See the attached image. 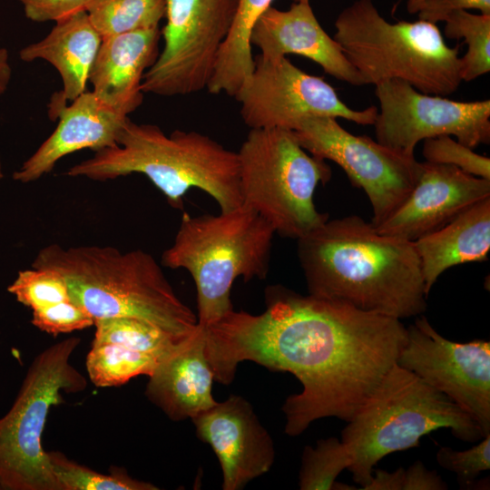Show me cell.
<instances>
[{
  "label": "cell",
  "mask_w": 490,
  "mask_h": 490,
  "mask_svg": "<svg viewBox=\"0 0 490 490\" xmlns=\"http://www.w3.org/2000/svg\"><path fill=\"white\" fill-rule=\"evenodd\" d=\"M265 303L259 315L232 309L203 327L205 351L214 379L223 385L244 360L293 374L302 391L282 407L290 436L323 417L348 422L397 363L407 341L400 319L282 285L266 288Z\"/></svg>",
  "instance_id": "6da1fadb"
},
{
  "label": "cell",
  "mask_w": 490,
  "mask_h": 490,
  "mask_svg": "<svg viewBox=\"0 0 490 490\" xmlns=\"http://www.w3.org/2000/svg\"><path fill=\"white\" fill-rule=\"evenodd\" d=\"M297 242L309 294L400 320L426 311L427 294L412 241L350 215L328 219Z\"/></svg>",
  "instance_id": "7a4b0ae2"
},
{
  "label": "cell",
  "mask_w": 490,
  "mask_h": 490,
  "mask_svg": "<svg viewBox=\"0 0 490 490\" xmlns=\"http://www.w3.org/2000/svg\"><path fill=\"white\" fill-rule=\"evenodd\" d=\"M145 175L174 208L192 188L211 196L220 211L241 206L237 152L196 131L166 134L158 125L128 118L116 143L95 151L65 174L98 181Z\"/></svg>",
  "instance_id": "3957f363"
},
{
  "label": "cell",
  "mask_w": 490,
  "mask_h": 490,
  "mask_svg": "<svg viewBox=\"0 0 490 490\" xmlns=\"http://www.w3.org/2000/svg\"><path fill=\"white\" fill-rule=\"evenodd\" d=\"M32 268L62 275L72 301L93 320L134 318L178 337L191 335L197 327V316L174 292L154 258L142 250L54 243L39 250Z\"/></svg>",
  "instance_id": "277c9868"
},
{
  "label": "cell",
  "mask_w": 490,
  "mask_h": 490,
  "mask_svg": "<svg viewBox=\"0 0 490 490\" xmlns=\"http://www.w3.org/2000/svg\"><path fill=\"white\" fill-rule=\"evenodd\" d=\"M341 431L353 480L364 489L375 466L391 453L419 446L422 436L448 428L466 442L484 434L456 403L397 363Z\"/></svg>",
  "instance_id": "5b68a950"
},
{
  "label": "cell",
  "mask_w": 490,
  "mask_h": 490,
  "mask_svg": "<svg viewBox=\"0 0 490 490\" xmlns=\"http://www.w3.org/2000/svg\"><path fill=\"white\" fill-rule=\"evenodd\" d=\"M274 234L268 221L242 205L219 214L183 213L161 263L184 269L192 277L200 326L233 309L230 290L236 279L247 282L267 277Z\"/></svg>",
  "instance_id": "8992f818"
},
{
  "label": "cell",
  "mask_w": 490,
  "mask_h": 490,
  "mask_svg": "<svg viewBox=\"0 0 490 490\" xmlns=\"http://www.w3.org/2000/svg\"><path fill=\"white\" fill-rule=\"evenodd\" d=\"M334 24L333 38L364 84L400 80L421 93L447 96L462 82L460 45H447L436 24L389 23L372 0H357Z\"/></svg>",
  "instance_id": "52a82bcc"
},
{
  "label": "cell",
  "mask_w": 490,
  "mask_h": 490,
  "mask_svg": "<svg viewBox=\"0 0 490 490\" xmlns=\"http://www.w3.org/2000/svg\"><path fill=\"white\" fill-rule=\"evenodd\" d=\"M237 153L241 205L275 233L298 240L328 219L317 210L314 193L330 180L331 168L308 152L293 131L250 129Z\"/></svg>",
  "instance_id": "ba28073f"
},
{
  "label": "cell",
  "mask_w": 490,
  "mask_h": 490,
  "mask_svg": "<svg viewBox=\"0 0 490 490\" xmlns=\"http://www.w3.org/2000/svg\"><path fill=\"white\" fill-rule=\"evenodd\" d=\"M81 339L65 338L32 361L18 394L0 418V481L4 489L61 490L42 446L50 408L64 394L83 391L86 379L72 365Z\"/></svg>",
  "instance_id": "9c48e42d"
},
{
  "label": "cell",
  "mask_w": 490,
  "mask_h": 490,
  "mask_svg": "<svg viewBox=\"0 0 490 490\" xmlns=\"http://www.w3.org/2000/svg\"><path fill=\"white\" fill-rule=\"evenodd\" d=\"M238 1L165 0L163 48L143 74V93L176 96L207 89Z\"/></svg>",
  "instance_id": "30bf717a"
},
{
  "label": "cell",
  "mask_w": 490,
  "mask_h": 490,
  "mask_svg": "<svg viewBox=\"0 0 490 490\" xmlns=\"http://www.w3.org/2000/svg\"><path fill=\"white\" fill-rule=\"evenodd\" d=\"M310 154L337 163L350 182L362 189L377 227L406 200L419 178L422 162L366 135L345 130L336 118L309 117L293 131Z\"/></svg>",
  "instance_id": "8fae6325"
},
{
  "label": "cell",
  "mask_w": 490,
  "mask_h": 490,
  "mask_svg": "<svg viewBox=\"0 0 490 490\" xmlns=\"http://www.w3.org/2000/svg\"><path fill=\"white\" fill-rule=\"evenodd\" d=\"M247 84L235 99L250 129L294 131L309 117L343 118L362 125L374 124L377 109L353 110L322 77L305 73L287 57L258 56Z\"/></svg>",
  "instance_id": "7c38bea8"
},
{
  "label": "cell",
  "mask_w": 490,
  "mask_h": 490,
  "mask_svg": "<svg viewBox=\"0 0 490 490\" xmlns=\"http://www.w3.org/2000/svg\"><path fill=\"white\" fill-rule=\"evenodd\" d=\"M377 141L415 156L416 144L442 135L474 149L490 142V100L459 102L421 93L400 80L377 83Z\"/></svg>",
  "instance_id": "4fadbf2b"
},
{
  "label": "cell",
  "mask_w": 490,
  "mask_h": 490,
  "mask_svg": "<svg viewBox=\"0 0 490 490\" xmlns=\"http://www.w3.org/2000/svg\"><path fill=\"white\" fill-rule=\"evenodd\" d=\"M407 330L397 364L456 403L484 436L490 434V342L449 340L421 315Z\"/></svg>",
  "instance_id": "5bb4252c"
},
{
  "label": "cell",
  "mask_w": 490,
  "mask_h": 490,
  "mask_svg": "<svg viewBox=\"0 0 490 490\" xmlns=\"http://www.w3.org/2000/svg\"><path fill=\"white\" fill-rule=\"evenodd\" d=\"M191 419L220 461L223 490L241 489L272 466L273 440L243 397L230 396Z\"/></svg>",
  "instance_id": "9a60e30c"
},
{
  "label": "cell",
  "mask_w": 490,
  "mask_h": 490,
  "mask_svg": "<svg viewBox=\"0 0 490 490\" xmlns=\"http://www.w3.org/2000/svg\"><path fill=\"white\" fill-rule=\"evenodd\" d=\"M490 197V180L446 164L425 162L415 187L378 232L415 241Z\"/></svg>",
  "instance_id": "2e32d148"
},
{
  "label": "cell",
  "mask_w": 490,
  "mask_h": 490,
  "mask_svg": "<svg viewBox=\"0 0 490 490\" xmlns=\"http://www.w3.org/2000/svg\"><path fill=\"white\" fill-rule=\"evenodd\" d=\"M48 116L52 121L58 120L55 130L13 173L15 181H35L51 172L57 162L68 154L114 145L129 118L104 103L92 91L83 93L69 105L52 96Z\"/></svg>",
  "instance_id": "e0dca14e"
},
{
  "label": "cell",
  "mask_w": 490,
  "mask_h": 490,
  "mask_svg": "<svg viewBox=\"0 0 490 490\" xmlns=\"http://www.w3.org/2000/svg\"><path fill=\"white\" fill-rule=\"evenodd\" d=\"M250 44L260 50L263 58L301 55L338 80L356 86L364 85L338 44L318 23L309 0L293 2L287 10L270 6L254 25Z\"/></svg>",
  "instance_id": "ac0fdd59"
},
{
  "label": "cell",
  "mask_w": 490,
  "mask_h": 490,
  "mask_svg": "<svg viewBox=\"0 0 490 490\" xmlns=\"http://www.w3.org/2000/svg\"><path fill=\"white\" fill-rule=\"evenodd\" d=\"M161 37L153 27L103 38L88 77L92 92L129 116L143 101L142 80L159 55Z\"/></svg>",
  "instance_id": "d6986e66"
},
{
  "label": "cell",
  "mask_w": 490,
  "mask_h": 490,
  "mask_svg": "<svg viewBox=\"0 0 490 490\" xmlns=\"http://www.w3.org/2000/svg\"><path fill=\"white\" fill-rule=\"evenodd\" d=\"M213 379L205 351L204 328L197 324L195 330L149 376L145 395L170 419L181 421L215 405Z\"/></svg>",
  "instance_id": "ffe728a7"
},
{
  "label": "cell",
  "mask_w": 490,
  "mask_h": 490,
  "mask_svg": "<svg viewBox=\"0 0 490 490\" xmlns=\"http://www.w3.org/2000/svg\"><path fill=\"white\" fill-rule=\"evenodd\" d=\"M86 10L78 11L57 22L42 40L19 51L23 62L44 60L59 73L61 91L53 94L63 103L73 102L86 92L88 77L102 43Z\"/></svg>",
  "instance_id": "44dd1931"
},
{
  "label": "cell",
  "mask_w": 490,
  "mask_h": 490,
  "mask_svg": "<svg viewBox=\"0 0 490 490\" xmlns=\"http://www.w3.org/2000/svg\"><path fill=\"white\" fill-rule=\"evenodd\" d=\"M428 293L438 277L454 266L481 262L490 250V197L453 220L413 241Z\"/></svg>",
  "instance_id": "7402d4cb"
},
{
  "label": "cell",
  "mask_w": 490,
  "mask_h": 490,
  "mask_svg": "<svg viewBox=\"0 0 490 490\" xmlns=\"http://www.w3.org/2000/svg\"><path fill=\"white\" fill-rule=\"evenodd\" d=\"M273 0H239L236 14L217 58L207 90L213 94L236 97L247 84L255 67L250 34Z\"/></svg>",
  "instance_id": "603a6c76"
},
{
  "label": "cell",
  "mask_w": 490,
  "mask_h": 490,
  "mask_svg": "<svg viewBox=\"0 0 490 490\" xmlns=\"http://www.w3.org/2000/svg\"><path fill=\"white\" fill-rule=\"evenodd\" d=\"M161 361L152 355L120 344H92L86 369L96 387H117L141 375L151 376Z\"/></svg>",
  "instance_id": "cb8c5ba5"
},
{
  "label": "cell",
  "mask_w": 490,
  "mask_h": 490,
  "mask_svg": "<svg viewBox=\"0 0 490 490\" xmlns=\"http://www.w3.org/2000/svg\"><path fill=\"white\" fill-rule=\"evenodd\" d=\"M165 0H92L89 19L102 38L159 27L165 16Z\"/></svg>",
  "instance_id": "d4e9b609"
},
{
  "label": "cell",
  "mask_w": 490,
  "mask_h": 490,
  "mask_svg": "<svg viewBox=\"0 0 490 490\" xmlns=\"http://www.w3.org/2000/svg\"><path fill=\"white\" fill-rule=\"evenodd\" d=\"M92 344L116 343L163 360L189 336L178 337L142 319L117 317L94 320Z\"/></svg>",
  "instance_id": "484cf974"
},
{
  "label": "cell",
  "mask_w": 490,
  "mask_h": 490,
  "mask_svg": "<svg viewBox=\"0 0 490 490\" xmlns=\"http://www.w3.org/2000/svg\"><path fill=\"white\" fill-rule=\"evenodd\" d=\"M444 34L449 39H465L466 54L460 57V77L470 82L490 71V15L467 10L450 13L444 20Z\"/></svg>",
  "instance_id": "4316f807"
},
{
  "label": "cell",
  "mask_w": 490,
  "mask_h": 490,
  "mask_svg": "<svg viewBox=\"0 0 490 490\" xmlns=\"http://www.w3.org/2000/svg\"><path fill=\"white\" fill-rule=\"evenodd\" d=\"M350 465L348 452L337 437L318 441L315 447L307 446L302 454L299 485L301 490L356 489L337 483L336 478Z\"/></svg>",
  "instance_id": "83f0119b"
},
{
  "label": "cell",
  "mask_w": 490,
  "mask_h": 490,
  "mask_svg": "<svg viewBox=\"0 0 490 490\" xmlns=\"http://www.w3.org/2000/svg\"><path fill=\"white\" fill-rule=\"evenodd\" d=\"M53 473L61 490H157L156 485L131 477L122 468L110 475L98 473L68 459L58 451L47 452Z\"/></svg>",
  "instance_id": "f1b7e54d"
},
{
  "label": "cell",
  "mask_w": 490,
  "mask_h": 490,
  "mask_svg": "<svg viewBox=\"0 0 490 490\" xmlns=\"http://www.w3.org/2000/svg\"><path fill=\"white\" fill-rule=\"evenodd\" d=\"M7 290L32 311L72 300L64 277L48 269L20 270Z\"/></svg>",
  "instance_id": "f546056e"
},
{
  "label": "cell",
  "mask_w": 490,
  "mask_h": 490,
  "mask_svg": "<svg viewBox=\"0 0 490 490\" xmlns=\"http://www.w3.org/2000/svg\"><path fill=\"white\" fill-rule=\"evenodd\" d=\"M426 162L456 166L474 176L490 180V159L448 135L424 140Z\"/></svg>",
  "instance_id": "4dcf8cb0"
},
{
  "label": "cell",
  "mask_w": 490,
  "mask_h": 490,
  "mask_svg": "<svg viewBox=\"0 0 490 490\" xmlns=\"http://www.w3.org/2000/svg\"><path fill=\"white\" fill-rule=\"evenodd\" d=\"M436 458L441 467L456 475L462 485H469L479 474L490 468V434L467 450L442 446Z\"/></svg>",
  "instance_id": "1f68e13d"
},
{
  "label": "cell",
  "mask_w": 490,
  "mask_h": 490,
  "mask_svg": "<svg viewBox=\"0 0 490 490\" xmlns=\"http://www.w3.org/2000/svg\"><path fill=\"white\" fill-rule=\"evenodd\" d=\"M31 322L37 328L53 336L94 325L93 318L72 300L34 310Z\"/></svg>",
  "instance_id": "d6a6232c"
},
{
  "label": "cell",
  "mask_w": 490,
  "mask_h": 490,
  "mask_svg": "<svg viewBox=\"0 0 490 490\" xmlns=\"http://www.w3.org/2000/svg\"><path fill=\"white\" fill-rule=\"evenodd\" d=\"M24 15L34 22H57L78 11L85 10L92 0H17Z\"/></svg>",
  "instance_id": "836d02e7"
},
{
  "label": "cell",
  "mask_w": 490,
  "mask_h": 490,
  "mask_svg": "<svg viewBox=\"0 0 490 490\" xmlns=\"http://www.w3.org/2000/svg\"><path fill=\"white\" fill-rule=\"evenodd\" d=\"M469 9L490 15V0H425L417 14L420 20L436 24L454 11Z\"/></svg>",
  "instance_id": "e575fe53"
},
{
  "label": "cell",
  "mask_w": 490,
  "mask_h": 490,
  "mask_svg": "<svg viewBox=\"0 0 490 490\" xmlns=\"http://www.w3.org/2000/svg\"><path fill=\"white\" fill-rule=\"evenodd\" d=\"M448 486L434 470L416 461L407 470L399 467V490H446Z\"/></svg>",
  "instance_id": "d590c367"
},
{
  "label": "cell",
  "mask_w": 490,
  "mask_h": 490,
  "mask_svg": "<svg viewBox=\"0 0 490 490\" xmlns=\"http://www.w3.org/2000/svg\"><path fill=\"white\" fill-rule=\"evenodd\" d=\"M12 78V66L5 47L0 46V97L6 92Z\"/></svg>",
  "instance_id": "8d00e7d4"
},
{
  "label": "cell",
  "mask_w": 490,
  "mask_h": 490,
  "mask_svg": "<svg viewBox=\"0 0 490 490\" xmlns=\"http://www.w3.org/2000/svg\"><path fill=\"white\" fill-rule=\"evenodd\" d=\"M425 0H407V10L409 14H416L420 9Z\"/></svg>",
  "instance_id": "74e56055"
},
{
  "label": "cell",
  "mask_w": 490,
  "mask_h": 490,
  "mask_svg": "<svg viewBox=\"0 0 490 490\" xmlns=\"http://www.w3.org/2000/svg\"><path fill=\"white\" fill-rule=\"evenodd\" d=\"M4 178V172H3V166H2V161L0 156V181Z\"/></svg>",
  "instance_id": "f35d334b"
},
{
  "label": "cell",
  "mask_w": 490,
  "mask_h": 490,
  "mask_svg": "<svg viewBox=\"0 0 490 490\" xmlns=\"http://www.w3.org/2000/svg\"><path fill=\"white\" fill-rule=\"evenodd\" d=\"M0 489H4L1 481H0Z\"/></svg>",
  "instance_id": "ab89813d"
},
{
  "label": "cell",
  "mask_w": 490,
  "mask_h": 490,
  "mask_svg": "<svg viewBox=\"0 0 490 490\" xmlns=\"http://www.w3.org/2000/svg\"><path fill=\"white\" fill-rule=\"evenodd\" d=\"M293 2H299V1H303V0H292Z\"/></svg>",
  "instance_id": "60d3db41"
}]
</instances>
